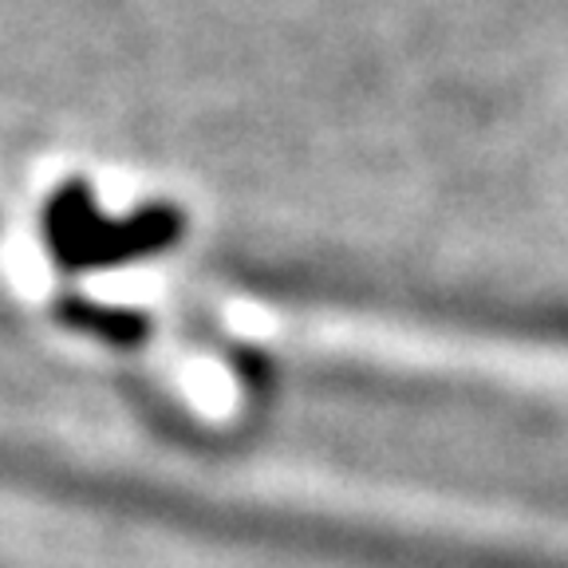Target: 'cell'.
<instances>
[{"mask_svg": "<svg viewBox=\"0 0 568 568\" xmlns=\"http://www.w3.org/2000/svg\"><path fill=\"white\" fill-rule=\"evenodd\" d=\"M60 320L68 328L88 332V336L103 339V344L115 347H134L146 339L151 324L142 320V312L134 308H119V304H99V301H63L60 304Z\"/></svg>", "mask_w": 568, "mask_h": 568, "instance_id": "3", "label": "cell"}, {"mask_svg": "<svg viewBox=\"0 0 568 568\" xmlns=\"http://www.w3.org/2000/svg\"><path fill=\"white\" fill-rule=\"evenodd\" d=\"M355 359H372L387 372L466 379L481 387L568 403V347L529 339L481 336V332L438 328L423 320H367L355 324Z\"/></svg>", "mask_w": 568, "mask_h": 568, "instance_id": "1", "label": "cell"}, {"mask_svg": "<svg viewBox=\"0 0 568 568\" xmlns=\"http://www.w3.org/2000/svg\"><path fill=\"white\" fill-rule=\"evenodd\" d=\"M40 230L55 265L68 273H91L166 253L186 230V217L170 202H146L126 217H103L95 190L83 178H71L48 197Z\"/></svg>", "mask_w": 568, "mask_h": 568, "instance_id": "2", "label": "cell"}]
</instances>
